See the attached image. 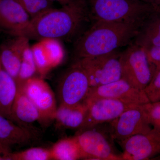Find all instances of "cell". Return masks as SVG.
Returning <instances> with one entry per match:
<instances>
[{"instance_id": "1", "label": "cell", "mask_w": 160, "mask_h": 160, "mask_svg": "<svg viewBox=\"0 0 160 160\" xmlns=\"http://www.w3.org/2000/svg\"><path fill=\"white\" fill-rule=\"evenodd\" d=\"M89 17L87 1L73 0L60 9L52 8L31 19L17 37L29 40L70 38L77 33Z\"/></svg>"}, {"instance_id": "2", "label": "cell", "mask_w": 160, "mask_h": 160, "mask_svg": "<svg viewBox=\"0 0 160 160\" xmlns=\"http://www.w3.org/2000/svg\"><path fill=\"white\" fill-rule=\"evenodd\" d=\"M142 24L97 21L76 42L78 59L93 57L117 50L135 38Z\"/></svg>"}, {"instance_id": "3", "label": "cell", "mask_w": 160, "mask_h": 160, "mask_svg": "<svg viewBox=\"0 0 160 160\" xmlns=\"http://www.w3.org/2000/svg\"><path fill=\"white\" fill-rule=\"evenodd\" d=\"M89 17L95 22H124L143 25L156 8L142 0H88Z\"/></svg>"}, {"instance_id": "4", "label": "cell", "mask_w": 160, "mask_h": 160, "mask_svg": "<svg viewBox=\"0 0 160 160\" xmlns=\"http://www.w3.org/2000/svg\"><path fill=\"white\" fill-rule=\"evenodd\" d=\"M122 78L137 89L144 90L155 74L145 48L137 44L120 53Z\"/></svg>"}, {"instance_id": "5", "label": "cell", "mask_w": 160, "mask_h": 160, "mask_svg": "<svg viewBox=\"0 0 160 160\" xmlns=\"http://www.w3.org/2000/svg\"><path fill=\"white\" fill-rule=\"evenodd\" d=\"M120 53L117 50L93 57L78 59L89 78L90 88L122 78Z\"/></svg>"}, {"instance_id": "6", "label": "cell", "mask_w": 160, "mask_h": 160, "mask_svg": "<svg viewBox=\"0 0 160 160\" xmlns=\"http://www.w3.org/2000/svg\"><path fill=\"white\" fill-rule=\"evenodd\" d=\"M18 85L37 108L41 125L46 126L54 121L58 108L56 99L48 83L42 78L33 77Z\"/></svg>"}, {"instance_id": "7", "label": "cell", "mask_w": 160, "mask_h": 160, "mask_svg": "<svg viewBox=\"0 0 160 160\" xmlns=\"http://www.w3.org/2000/svg\"><path fill=\"white\" fill-rule=\"evenodd\" d=\"M90 86L88 76L77 62L61 78L58 91L59 104L72 106L86 99Z\"/></svg>"}, {"instance_id": "8", "label": "cell", "mask_w": 160, "mask_h": 160, "mask_svg": "<svg viewBox=\"0 0 160 160\" xmlns=\"http://www.w3.org/2000/svg\"><path fill=\"white\" fill-rule=\"evenodd\" d=\"M142 105L132 106L111 122L113 139L118 142L151 131L152 127Z\"/></svg>"}, {"instance_id": "9", "label": "cell", "mask_w": 160, "mask_h": 160, "mask_svg": "<svg viewBox=\"0 0 160 160\" xmlns=\"http://www.w3.org/2000/svg\"><path fill=\"white\" fill-rule=\"evenodd\" d=\"M86 102L88 106L87 114L77 132L94 128L102 123L111 122L127 109L137 105L110 98H99Z\"/></svg>"}, {"instance_id": "10", "label": "cell", "mask_w": 160, "mask_h": 160, "mask_svg": "<svg viewBox=\"0 0 160 160\" xmlns=\"http://www.w3.org/2000/svg\"><path fill=\"white\" fill-rule=\"evenodd\" d=\"M99 98L113 99L135 105L150 102L144 90L135 88L122 78L90 88L84 101L89 102Z\"/></svg>"}, {"instance_id": "11", "label": "cell", "mask_w": 160, "mask_h": 160, "mask_svg": "<svg viewBox=\"0 0 160 160\" xmlns=\"http://www.w3.org/2000/svg\"><path fill=\"white\" fill-rule=\"evenodd\" d=\"M118 143L123 150V160H148L160 154V132L153 129Z\"/></svg>"}, {"instance_id": "12", "label": "cell", "mask_w": 160, "mask_h": 160, "mask_svg": "<svg viewBox=\"0 0 160 160\" xmlns=\"http://www.w3.org/2000/svg\"><path fill=\"white\" fill-rule=\"evenodd\" d=\"M84 159L123 160L116 154L106 136L94 128L77 132L75 135Z\"/></svg>"}, {"instance_id": "13", "label": "cell", "mask_w": 160, "mask_h": 160, "mask_svg": "<svg viewBox=\"0 0 160 160\" xmlns=\"http://www.w3.org/2000/svg\"><path fill=\"white\" fill-rule=\"evenodd\" d=\"M31 19L17 0H0V32L15 37Z\"/></svg>"}, {"instance_id": "14", "label": "cell", "mask_w": 160, "mask_h": 160, "mask_svg": "<svg viewBox=\"0 0 160 160\" xmlns=\"http://www.w3.org/2000/svg\"><path fill=\"white\" fill-rule=\"evenodd\" d=\"M28 40L23 37H15L13 39L0 45V61L2 67L16 81L22 64L23 51L29 44Z\"/></svg>"}, {"instance_id": "15", "label": "cell", "mask_w": 160, "mask_h": 160, "mask_svg": "<svg viewBox=\"0 0 160 160\" xmlns=\"http://www.w3.org/2000/svg\"><path fill=\"white\" fill-rule=\"evenodd\" d=\"M39 112L34 103L18 85L17 94L12 109V121L20 126L27 125L39 122Z\"/></svg>"}, {"instance_id": "16", "label": "cell", "mask_w": 160, "mask_h": 160, "mask_svg": "<svg viewBox=\"0 0 160 160\" xmlns=\"http://www.w3.org/2000/svg\"><path fill=\"white\" fill-rule=\"evenodd\" d=\"M88 109L85 101L72 106L59 104L55 116L56 126L63 129L78 130L84 122Z\"/></svg>"}, {"instance_id": "17", "label": "cell", "mask_w": 160, "mask_h": 160, "mask_svg": "<svg viewBox=\"0 0 160 160\" xmlns=\"http://www.w3.org/2000/svg\"><path fill=\"white\" fill-rule=\"evenodd\" d=\"M33 138L31 130L0 115V143L9 147L29 143Z\"/></svg>"}, {"instance_id": "18", "label": "cell", "mask_w": 160, "mask_h": 160, "mask_svg": "<svg viewBox=\"0 0 160 160\" xmlns=\"http://www.w3.org/2000/svg\"><path fill=\"white\" fill-rule=\"evenodd\" d=\"M18 90L16 80L5 71L0 63V115L11 121Z\"/></svg>"}, {"instance_id": "19", "label": "cell", "mask_w": 160, "mask_h": 160, "mask_svg": "<svg viewBox=\"0 0 160 160\" xmlns=\"http://www.w3.org/2000/svg\"><path fill=\"white\" fill-rule=\"evenodd\" d=\"M135 38V44L144 48L160 46V8L147 18Z\"/></svg>"}, {"instance_id": "20", "label": "cell", "mask_w": 160, "mask_h": 160, "mask_svg": "<svg viewBox=\"0 0 160 160\" xmlns=\"http://www.w3.org/2000/svg\"><path fill=\"white\" fill-rule=\"evenodd\" d=\"M50 149L52 160H76L84 159L75 136L59 140Z\"/></svg>"}, {"instance_id": "21", "label": "cell", "mask_w": 160, "mask_h": 160, "mask_svg": "<svg viewBox=\"0 0 160 160\" xmlns=\"http://www.w3.org/2000/svg\"><path fill=\"white\" fill-rule=\"evenodd\" d=\"M37 70L33 52L28 44L23 51L22 64L17 80L18 85H22L27 80L33 77Z\"/></svg>"}, {"instance_id": "22", "label": "cell", "mask_w": 160, "mask_h": 160, "mask_svg": "<svg viewBox=\"0 0 160 160\" xmlns=\"http://www.w3.org/2000/svg\"><path fill=\"white\" fill-rule=\"evenodd\" d=\"M52 160L51 149L42 147H32L23 151L12 152L9 160Z\"/></svg>"}, {"instance_id": "23", "label": "cell", "mask_w": 160, "mask_h": 160, "mask_svg": "<svg viewBox=\"0 0 160 160\" xmlns=\"http://www.w3.org/2000/svg\"><path fill=\"white\" fill-rule=\"evenodd\" d=\"M31 19L53 8V2L49 0H17Z\"/></svg>"}, {"instance_id": "24", "label": "cell", "mask_w": 160, "mask_h": 160, "mask_svg": "<svg viewBox=\"0 0 160 160\" xmlns=\"http://www.w3.org/2000/svg\"><path fill=\"white\" fill-rule=\"evenodd\" d=\"M152 129L160 132V101L142 105Z\"/></svg>"}, {"instance_id": "25", "label": "cell", "mask_w": 160, "mask_h": 160, "mask_svg": "<svg viewBox=\"0 0 160 160\" xmlns=\"http://www.w3.org/2000/svg\"><path fill=\"white\" fill-rule=\"evenodd\" d=\"M144 91L150 102L160 101V70L155 74Z\"/></svg>"}, {"instance_id": "26", "label": "cell", "mask_w": 160, "mask_h": 160, "mask_svg": "<svg viewBox=\"0 0 160 160\" xmlns=\"http://www.w3.org/2000/svg\"><path fill=\"white\" fill-rule=\"evenodd\" d=\"M145 49L148 60L154 68L156 74L160 70V46H152Z\"/></svg>"}, {"instance_id": "27", "label": "cell", "mask_w": 160, "mask_h": 160, "mask_svg": "<svg viewBox=\"0 0 160 160\" xmlns=\"http://www.w3.org/2000/svg\"><path fill=\"white\" fill-rule=\"evenodd\" d=\"M10 148L0 143V160H9V155L12 152Z\"/></svg>"}, {"instance_id": "28", "label": "cell", "mask_w": 160, "mask_h": 160, "mask_svg": "<svg viewBox=\"0 0 160 160\" xmlns=\"http://www.w3.org/2000/svg\"><path fill=\"white\" fill-rule=\"evenodd\" d=\"M156 8H160V0H142Z\"/></svg>"}, {"instance_id": "29", "label": "cell", "mask_w": 160, "mask_h": 160, "mask_svg": "<svg viewBox=\"0 0 160 160\" xmlns=\"http://www.w3.org/2000/svg\"><path fill=\"white\" fill-rule=\"evenodd\" d=\"M49 1H51L52 2H57L59 3L60 5H62V6H64L71 2L73 0H49Z\"/></svg>"}, {"instance_id": "30", "label": "cell", "mask_w": 160, "mask_h": 160, "mask_svg": "<svg viewBox=\"0 0 160 160\" xmlns=\"http://www.w3.org/2000/svg\"><path fill=\"white\" fill-rule=\"evenodd\" d=\"M0 63H1V61H0Z\"/></svg>"}]
</instances>
